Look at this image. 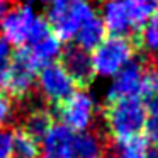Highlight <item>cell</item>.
I'll return each mask as SVG.
<instances>
[{"instance_id": "1", "label": "cell", "mask_w": 158, "mask_h": 158, "mask_svg": "<svg viewBox=\"0 0 158 158\" xmlns=\"http://www.w3.org/2000/svg\"><path fill=\"white\" fill-rule=\"evenodd\" d=\"M102 114L106 127L114 141H124L143 133L148 109L139 97H131L107 102Z\"/></svg>"}, {"instance_id": "2", "label": "cell", "mask_w": 158, "mask_h": 158, "mask_svg": "<svg viewBox=\"0 0 158 158\" xmlns=\"http://www.w3.org/2000/svg\"><path fill=\"white\" fill-rule=\"evenodd\" d=\"M136 46L127 36H106L104 41L90 53L94 73L104 78H112L119 70L133 61Z\"/></svg>"}, {"instance_id": "3", "label": "cell", "mask_w": 158, "mask_h": 158, "mask_svg": "<svg viewBox=\"0 0 158 158\" xmlns=\"http://www.w3.org/2000/svg\"><path fill=\"white\" fill-rule=\"evenodd\" d=\"M55 107L60 124L66 126L73 133L89 131L95 123L97 102L85 89L75 90L72 95H68Z\"/></svg>"}, {"instance_id": "4", "label": "cell", "mask_w": 158, "mask_h": 158, "mask_svg": "<svg viewBox=\"0 0 158 158\" xmlns=\"http://www.w3.org/2000/svg\"><path fill=\"white\" fill-rule=\"evenodd\" d=\"M39 68L29 56L26 46L19 48L12 53V60L9 65V72L5 77L4 90L10 99L14 100H26L32 94L36 87V77Z\"/></svg>"}, {"instance_id": "5", "label": "cell", "mask_w": 158, "mask_h": 158, "mask_svg": "<svg viewBox=\"0 0 158 158\" xmlns=\"http://www.w3.org/2000/svg\"><path fill=\"white\" fill-rule=\"evenodd\" d=\"M94 14H95V9L92 7L89 0H80L72 7L63 9V10H48L44 17L53 34L61 43H70L75 39L80 26Z\"/></svg>"}, {"instance_id": "6", "label": "cell", "mask_w": 158, "mask_h": 158, "mask_svg": "<svg viewBox=\"0 0 158 158\" xmlns=\"http://www.w3.org/2000/svg\"><path fill=\"white\" fill-rule=\"evenodd\" d=\"M36 89L44 102L56 106L68 95H72L77 90V85L61 66V63L55 61L39 68L36 77Z\"/></svg>"}, {"instance_id": "7", "label": "cell", "mask_w": 158, "mask_h": 158, "mask_svg": "<svg viewBox=\"0 0 158 158\" xmlns=\"http://www.w3.org/2000/svg\"><path fill=\"white\" fill-rule=\"evenodd\" d=\"M36 17L38 14L34 12L32 5L17 4L7 12V15L0 22V36L10 46L22 48L27 44L29 32H31Z\"/></svg>"}, {"instance_id": "8", "label": "cell", "mask_w": 158, "mask_h": 158, "mask_svg": "<svg viewBox=\"0 0 158 158\" xmlns=\"http://www.w3.org/2000/svg\"><path fill=\"white\" fill-rule=\"evenodd\" d=\"M60 63L66 70V73L72 77V80L75 82L77 87L87 89L92 83L94 77H95L90 53L78 48L77 44H72L63 49L61 56H60Z\"/></svg>"}, {"instance_id": "9", "label": "cell", "mask_w": 158, "mask_h": 158, "mask_svg": "<svg viewBox=\"0 0 158 158\" xmlns=\"http://www.w3.org/2000/svg\"><path fill=\"white\" fill-rule=\"evenodd\" d=\"M141 73H143V63L129 61L123 70H119L112 77V82H110L106 94V100L112 102V100L139 97Z\"/></svg>"}, {"instance_id": "10", "label": "cell", "mask_w": 158, "mask_h": 158, "mask_svg": "<svg viewBox=\"0 0 158 158\" xmlns=\"http://www.w3.org/2000/svg\"><path fill=\"white\" fill-rule=\"evenodd\" d=\"M99 17L106 26V31L112 36H129L133 32L121 0H100Z\"/></svg>"}, {"instance_id": "11", "label": "cell", "mask_w": 158, "mask_h": 158, "mask_svg": "<svg viewBox=\"0 0 158 158\" xmlns=\"http://www.w3.org/2000/svg\"><path fill=\"white\" fill-rule=\"evenodd\" d=\"M29 51V56L34 61V65L38 68L49 65V63H55L56 60L61 56L63 51V43L53 34V31L49 34H46L44 38H41L39 41L32 43V44L26 46Z\"/></svg>"}, {"instance_id": "12", "label": "cell", "mask_w": 158, "mask_h": 158, "mask_svg": "<svg viewBox=\"0 0 158 158\" xmlns=\"http://www.w3.org/2000/svg\"><path fill=\"white\" fill-rule=\"evenodd\" d=\"M72 153L75 158H104L107 153V146L99 133L82 131L73 133Z\"/></svg>"}, {"instance_id": "13", "label": "cell", "mask_w": 158, "mask_h": 158, "mask_svg": "<svg viewBox=\"0 0 158 158\" xmlns=\"http://www.w3.org/2000/svg\"><path fill=\"white\" fill-rule=\"evenodd\" d=\"M107 36L106 26L100 21V17L97 14H94L90 19H87L82 26H80L78 32L75 36V44L78 48L85 49V51H94L100 43L104 41V38Z\"/></svg>"}, {"instance_id": "14", "label": "cell", "mask_w": 158, "mask_h": 158, "mask_svg": "<svg viewBox=\"0 0 158 158\" xmlns=\"http://www.w3.org/2000/svg\"><path fill=\"white\" fill-rule=\"evenodd\" d=\"M53 124H55V117H53L51 110L46 107H32L22 117L21 129L41 143V139L44 138V134L48 133V129Z\"/></svg>"}, {"instance_id": "15", "label": "cell", "mask_w": 158, "mask_h": 158, "mask_svg": "<svg viewBox=\"0 0 158 158\" xmlns=\"http://www.w3.org/2000/svg\"><path fill=\"white\" fill-rule=\"evenodd\" d=\"M150 144L143 136H136L124 141H114L110 146V158H148Z\"/></svg>"}, {"instance_id": "16", "label": "cell", "mask_w": 158, "mask_h": 158, "mask_svg": "<svg viewBox=\"0 0 158 158\" xmlns=\"http://www.w3.org/2000/svg\"><path fill=\"white\" fill-rule=\"evenodd\" d=\"M138 48L158 61V12L151 15L138 31Z\"/></svg>"}, {"instance_id": "17", "label": "cell", "mask_w": 158, "mask_h": 158, "mask_svg": "<svg viewBox=\"0 0 158 158\" xmlns=\"http://www.w3.org/2000/svg\"><path fill=\"white\" fill-rule=\"evenodd\" d=\"M41 146L39 141L29 136L26 131L14 129V158H39Z\"/></svg>"}, {"instance_id": "18", "label": "cell", "mask_w": 158, "mask_h": 158, "mask_svg": "<svg viewBox=\"0 0 158 158\" xmlns=\"http://www.w3.org/2000/svg\"><path fill=\"white\" fill-rule=\"evenodd\" d=\"M139 97H143L146 102L158 99V61L151 65H143Z\"/></svg>"}, {"instance_id": "19", "label": "cell", "mask_w": 158, "mask_h": 158, "mask_svg": "<svg viewBox=\"0 0 158 158\" xmlns=\"http://www.w3.org/2000/svg\"><path fill=\"white\" fill-rule=\"evenodd\" d=\"M146 109H148V116L143 131L146 133V139L150 143H153L155 146H158V99L148 102Z\"/></svg>"}, {"instance_id": "20", "label": "cell", "mask_w": 158, "mask_h": 158, "mask_svg": "<svg viewBox=\"0 0 158 158\" xmlns=\"http://www.w3.org/2000/svg\"><path fill=\"white\" fill-rule=\"evenodd\" d=\"M19 109L15 106V100L10 99L7 94L0 92V127L9 126L17 119Z\"/></svg>"}, {"instance_id": "21", "label": "cell", "mask_w": 158, "mask_h": 158, "mask_svg": "<svg viewBox=\"0 0 158 158\" xmlns=\"http://www.w3.org/2000/svg\"><path fill=\"white\" fill-rule=\"evenodd\" d=\"M10 60H12V46L0 36V89H4Z\"/></svg>"}, {"instance_id": "22", "label": "cell", "mask_w": 158, "mask_h": 158, "mask_svg": "<svg viewBox=\"0 0 158 158\" xmlns=\"http://www.w3.org/2000/svg\"><path fill=\"white\" fill-rule=\"evenodd\" d=\"M0 158H14V129L0 127Z\"/></svg>"}, {"instance_id": "23", "label": "cell", "mask_w": 158, "mask_h": 158, "mask_svg": "<svg viewBox=\"0 0 158 158\" xmlns=\"http://www.w3.org/2000/svg\"><path fill=\"white\" fill-rule=\"evenodd\" d=\"M43 158H75L70 151H41Z\"/></svg>"}, {"instance_id": "24", "label": "cell", "mask_w": 158, "mask_h": 158, "mask_svg": "<svg viewBox=\"0 0 158 158\" xmlns=\"http://www.w3.org/2000/svg\"><path fill=\"white\" fill-rule=\"evenodd\" d=\"M12 4H14V0H0V22H2V19L7 15V12L14 7Z\"/></svg>"}, {"instance_id": "25", "label": "cell", "mask_w": 158, "mask_h": 158, "mask_svg": "<svg viewBox=\"0 0 158 158\" xmlns=\"http://www.w3.org/2000/svg\"><path fill=\"white\" fill-rule=\"evenodd\" d=\"M14 2H17V4H24V5H32V4H36L38 0H14Z\"/></svg>"}]
</instances>
